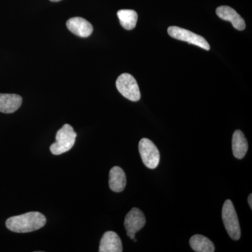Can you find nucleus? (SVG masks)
I'll return each instance as SVG.
<instances>
[{
  "instance_id": "f257e3e1",
  "label": "nucleus",
  "mask_w": 252,
  "mask_h": 252,
  "mask_svg": "<svg viewBox=\"0 0 252 252\" xmlns=\"http://www.w3.org/2000/svg\"><path fill=\"white\" fill-rule=\"evenodd\" d=\"M46 223L45 216L40 212H31L10 217L6 221L8 229L14 233H26L40 229Z\"/></svg>"
},
{
  "instance_id": "f03ea898",
  "label": "nucleus",
  "mask_w": 252,
  "mask_h": 252,
  "mask_svg": "<svg viewBox=\"0 0 252 252\" xmlns=\"http://www.w3.org/2000/svg\"><path fill=\"white\" fill-rule=\"evenodd\" d=\"M76 137L77 133L72 126L64 124L56 133V142L50 147L51 153L54 155H61L69 152L75 143Z\"/></svg>"
},
{
  "instance_id": "7ed1b4c3",
  "label": "nucleus",
  "mask_w": 252,
  "mask_h": 252,
  "mask_svg": "<svg viewBox=\"0 0 252 252\" xmlns=\"http://www.w3.org/2000/svg\"><path fill=\"white\" fill-rule=\"evenodd\" d=\"M222 220L225 230L230 238L238 240L241 237V230L234 205L230 200H225L223 204L222 208Z\"/></svg>"
},
{
  "instance_id": "20e7f679",
  "label": "nucleus",
  "mask_w": 252,
  "mask_h": 252,
  "mask_svg": "<svg viewBox=\"0 0 252 252\" xmlns=\"http://www.w3.org/2000/svg\"><path fill=\"white\" fill-rule=\"evenodd\" d=\"M116 86L118 91L126 98L132 102L140 100L141 94L135 78L130 74L124 73L118 77Z\"/></svg>"
},
{
  "instance_id": "39448f33",
  "label": "nucleus",
  "mask_w": 252,
  "mask_h": 252,
  "mask_svg": "<svg viewBox=\"0 0 252 252\" xmlns=\"http://www.w3.org/2000/svg\"><path fill=\"white\" fill-rule=\"evenodd\" d=\"M139 152L146 166L152 170L157 168L160 162V152L152 141L142 139L139 143Z\"/></svg>"
},
{
  "instance_id": "423d86ee",
  "label": "nucleus",
  "mask_w": 252,
  "mask_h": 252,
  "mask_svg": "<svg viewBox=\"0 0 252 252\" xmlns=\"http://www.w3.org/2000/svg\"><path fill=\"white\" fill-rule=\"evenodd\" d=\"M169 35L174 39L178 40L186 41L189 44H193L202 49L209 51L210 49V44L203 36L195 34L188 30L184 28L177 27V26H171L167 30Z\"/></svg>"
},
{
  "instance_id": "0eeeda50",
  "label": "nucleus",
  "mask_w": 252,
  "mask_h": 252,
  "mask_svg": "<svg viewBox=\"0 0 252 252\" xmlns=\"http://www.w3.org/2000/svg\"><path fill=\"white\" fill-rule=\"evenodd\" d=\"M146 223V218L143 212L140 209L132 208L126 216L124 225L127 235L133 240L135 238L136 233L142 229Z\"/></svg>"
},
{
  "instance_id": "6e6552de",
  "label": "nucleus",
  "mask_w": 252,
  "mask_h": 252,
  "mask_svg": "<svg viewBox=\"0 0 252 252\" xmlns=\"http://www.w3.org/2000/svg\"><path fill=\"white\" fill-rule=\"evenodd\" d=\"M66 26L71 32L82 38L91 35L94 31V28L91 23L81 17L69 18L66 23Z\"/></svg>"
},
{
  "instance_id": "1a4fd4ad",
  "label": "nucleus",
  "mask_w": 252,
  "mask_h": 252,
  "mask_svg": "<svg viewBox=\"0 0 252 252\" xmlns=\"http://www.w3.org/2000/svg\"><path fill=\"white\" fill-rule=\"evenodd\" d=\"M217 14L224 21H230L232 26L238 31H243L246 28L245 21L233 8L228 6H221L217 9Z\"/></svg>"
},
{
  "instance_id": "9d476101",
  "label": "nucleus",
  "mask_w": 252,
  "mask_h": 252,
  "mask_svg": "<svg viewBox=\"0 0 252 252\" xmlns=\"http://www.w3.org/2000/svg\"><path fill=\"white\" fill-rule=\"evenodd\" d=\"M99 252H122V242L117 233L107 231L102 236L99 248Z\"/></svg>"
},
{
  "instance_id": "9b49d317",
  "label": "nucleus",
  "mask_w": 252,
  "mask_h": 252,
  "mask_svg": "<svg viewBox=\"0 0 252 252\" xmlns=\"http://www.w3.org/2000/svg\"><path fill=\"white\" fill-rule=\"evenodd\" d=\"M22 102V97L18 94H0V112L14 113L21 107Z\"/></svg>"
},
{
  "instance_id": "f8f14e48",
  "label": "nucleus",
  "mask_w": 252,
  "mask_h": 252,
  "mask_svg": "<svg viewBox=\"0 0 252 252\" xmlns=\"http://www.w3.org/2000/svg\"><path fill=\"white\" fill-rule=\"evenodd\" d=\"M126 176L124 170L120 167L115 166L109 172V185L112 191L120 193L125 189Z\"/></svg>"
},
{
  "instance_id": "ddd939ff",
  "label": "nucleus",
  "mask_w": 252,
  "mask_h": 252,
  "mask_svg": "<svg viewBox=\"0 0 252 252\" xmlns=\"http://www.w3.org/2000/svg\"><path fill=\"white\" fill-rule=\"evenodd\" d=\"M232 150L234 157L243 159L248 151V142L241 130H235L232 139Z\"/></svg>"
},
{
  "instance_id": "4468645a",
  "label": "nucleus",
  "mask_w": 252,
  "mask_h": 252,
  "mask_svg": "<svg viewBox=\"0 0 252 252\" xmlns=\"http://www.w3.org/2000/svg\"><path fill=\"white\" fill-rule=\"evenodd\" d=\"M190 247L193 251L196 252H214L215 247L210 240L201 235H195L190 239Z\"/></svg>"
},
{
  "instance_id": "2eb2a0df",
  "label": "nucleus",
  "mask_w": 252,
  "mask_h": 252,
  "mask_svg": "<svg viewBox=\"0 0 252 252\" xmlns=\"http://www.w3.org/2000/svg\"><path fill=\"white\" fill-rule=\"evenodd\" d=\"M118 18L124 29L131 31L135 28L138 20V15L134 10L122 9L118 11Z\"/></svg>"
},
{
  "instance_id": "dca6fc26",
  "label": "nucleus",
  "mask_w": 252,
  "mask_h": 252,
  "mask_svg": "<svg viewBox=\"0 0 252 252\" xmlns=\"http://www.w3.org/2000/svg\"><path fill=\"white\" fill-rule=\"evenodd\" d=\"M248 203L250 205V208L252 209V194H250L248 197Z\"/></svg>"
},
{
  "instance_id": "f3484780",
  "label": "nucleus",
  "mask_w": 252,
  "mask_h": 252,
  "mask_svg": "<svg viewBox=\"0 0 252 252\" xmlns=\"http://www.w3.org/2000/svg\"><path fill=\"white\" fill-rule=\"evenodd\" d=\"M51 1H53V2H58V1H61V0H50Z\"/></svg>"
}]
</instances>
